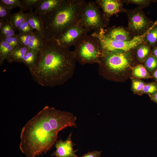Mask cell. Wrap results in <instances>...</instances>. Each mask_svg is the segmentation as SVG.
Wrapping results in <instances>:
<instances>
[{"instance_id": "8", "label": "cell", "mask_w": 157, "mask_h": 157, "mask_svg": "<svg viewBox=\"0 0 157 157\" xmlns=\"http://www.w3.org/2000/svg\"><path fill=\"white\" fill-rule=\"evenodd\" d=\"M88 32L79 22L67 28L55 40L58 44L69 48L74 46L81 36Z\"/></svg>"}, {"instance_id": "17", "label": "cell", "mask_w": 157, "mask_h": 157, "mask_svg": "<svg viewBox=\"0 0 157 157\" xmlns=\"http://www.w3.org/2000/svg\"><path fill=\"white\" fill-rule=\"evenodd\" d=\"M14 50L2 38H0V64L1 65L5 59L7 60Z\"/></svg>"}, {"instance_id": "20", "label": "cell", "mask_w": 157, "mask_h": 157, "mask_svg": "<svg viewBox=\"0 0 157 157\" xmlns=\"http://www.w3.org/2000/svg\"><path fill=\"white\" fill-rule=\"evenodd\" d=\"M132 74L135 77L141 78H148L152 76L145 67L141 64L138 65L133 69Z\"/></svg>"}, {"instance_id": "19", "label": "cell", "mask_w": 157, "mask_h": 157, "mask_svg": "<svg viewBox=\"0 0 157 157\" xmlns=\"http://www.w3.org/2000/svg\"><path fill=\"white\" fill-rule=\"evenodd\" d=\"M39 55L35 52L29 50L24 56L22 63L26 65L30 70L35 66Z\"/></svg>"}, {"instance_id": "10", "label": "cell", "mask_w": 157, "mask_h": 157, "mask_svg": "<svg viewBox=\"0 0 157 157\" xmlns=\"http://www.w3.org/2000/svg\"><path fill=\"white\" fill-rule=\"evenodd\" d=\"M72 132L70 133L65 141L61 139L57 140L55 143L56 150L51 155L56 157H78L73 147L75 145L72 140Z\"/></svg>"}, {"instance_id": "34", "label": "cell", "mask_w": 157, "mask_h": 157, "mask_svg": "<svg viewBox=\"0 0 157 157\" xmlns=\"http://www.w3.org/2000/svg\"><path fill=\"white\" fill-rule=\"evenodd\" d=\"M130 3L136 4L140 5H144L148 3V1L144 0H130L127 1Z\"/></svg>"}, {"instance_id": "28", "label": "cell", "mask_w": 157, "mask_h": 157, "mask_svg": "<svg viewBox=\"0 0 157 157\" xmlns=\"http://www.w3.org/2000/svg\"><path fill=\"white\" fill-rule=\"evenodd\" d=\"M16 35L10 37L1 38L4 39L11 46L14 50L18 47L22 46Z\"/></svg>"}, {"instance_id": "4", "label": "cell", "mask_w": 157, "mask_h": 157, "mask_svg": "<svg viewBox=\"0 0 157 157\" xmlns=\"http://www.w3.org/2000/svg\"><path fill=\"white\" fill-rule=\"evenodd\" d=\"M73 51L76 61L80 64L99 63L102 53L100 42L91 34L83 35L74 45Z\"/></svg>"}, {"instance_id": "13", "label": "cell", "mask_w": 157, "mask_h": 157, "mask_svg": "<svg viewBox=\"0 0 157 157\" xmlns=\"http://www.w3.org/2000/svg\"><path fill=\"white\" fill-rule=\"evenodd\" d=\"M63 0H40L35 8L34 13L37 15L48 13L58 7Z\"/></svg>"}, {"instance_id": "1", "label": "cell", "mask_w": 157, "mask_h": 157, "mask_svg": "<svg viewBox=\"0 0 157 157\" xmlns=\"http://www.w3.org/2000/svg\"><path fill=\"white\" fill-rule=\"evenodd\" d=\"M77 117L72 113L45 106L22 128L19 149L26 157L46 153L57 140L59 132L76 127Z\"/></svg>"}, {"instance_id": "12", "label": "cell", "mask_w": 157, "mask_h": 157, "mask_svg": "<svg viewBox=\"0 0 157 157\" xmlns=\"http://www.w3.org/2000/svg\"><path fill=\"white\" fill-rule=\"evenodd\" d=\"M105 34L113 40L118 41H129L131 40L129 33L121 27L111 28L104 30Z\"/></svg>"}, {"instance_id": "38", "label": "cell", "mask_w": 157, "mask_h": 157, "mask_svg": "<svg viewBox=\"0 0 157 157\" xmlns=\"http://www.w3.org/2000/svg\"><path fill=\"white\" fill-rule=\"evenodd\" d=\"M153 77L157 80V69L154 72L153 75Z\"/></svg>"}, {"instance_id": "27", "label": "cell", "mask_w": 157, "mask_h": 157, "mask_svg": "<svg viewBox=\"0 0 157 157\" xmlns=\"http://www.w3.org/2000/svg\"><path fill=\"white\" fill-rule=\"evenodd\" d=\"M33 33L25 34L19 33L17 34V38L22 46L28 47Z\"/></svg>"}, {"instance_id": "35", "label": "cell", "mask_w": 157, "mask_h": 157, "mask_svg": "<svg viewBox=\"0 0 157 157\" xmlns=\"http://www.w3.org/2000/svg\"><path fill=\"white\" fill-rule=\"evenodd\" d=\"M150 97L152 101L157 103V92L153 94L150 95Z\"/></svg>"}, {"instance_id": "5", "label": "cell", "mask_w": 157, "mask_h": 157, "mask_svg": "<svg viewBox=\"0 0 157 157\" xmlns=\"http://www.w3.org/2000/svg\"><path fill=\"white\" fill-rule=\"evenodd\" d=\"M98 64L101 74L112 77L125 71L129 67L130 59L125 52H102Z\"/></svg>"}, {"instance_id": "24", "label": "cell", "mask_w": 157, "mask_h": 157, "mask_svg": "<svg viewBox=\"0 0 157 157\" xmlns=\"http://www.w3.org/2000/svg\"><path fill=\"white\" fill-rule=\"evenodd\" d=\"M144 64L148 72L154 73L157 69V58L153 55L148 56L145 60Z\"/></svg>"}, {"instance_id": "26", "label": "cell", "mask_w": 157, "mask_h": 157, "mask_svg": "<svg viewBox=\"0 0 157 157\" xmlns=\"http://www.w3.org/2000/svg\"><path fill=\"white\" fill-rule=\"evenodd\" d=\"M11 10L0 3V19L5 21H9L12 15Z\"/></svg>"}, {"instance_id": "9", "label": "cell", "mask_w": 157, "mask_h": 157, "mask_svg": "<svg viewBox=\"0 0 157 157\" xmlns=\"http://www.w3.org/2000/svg\"><path fill=\"white\" fill-rule=\"evenodd\" d=\"M150 22L143 12L139 9L133 10L129 14V27L130 30L138 35L143 34L150 27Z\"/></svg>"}, {"instance_id": "6", "label": "cell", "mask_w": 157, "mask_h": 157, "mask_svg": "<svg viewBox=\"0 0 157 157\" xmlns=\"http://www.w3.org/2000/svg\"><path fill=\"white\" fill-rule=\"evenodd\" d=\"M149 28L143 34L135 36L131 40L127 41H118L110 38L105 34L104 29L102 28L93 32L91 35L99 40L102 52H126L139 45L144 41Z\"/></svg>"}, {"instance_id": "23", "label": "cell", "mask_w": 157, "mask_h": 157, "mask_svg": "<svg viewBox=\"0 0 157 157\" xmlns=\"http://www.w3.org/2000/svg\"><path fill=\"white\" fill-rule=\"evenodd\" d=\"M15 30L12 26L9 21H5V23L0 30V37L5 38L16 35Z\"/></svg>"}, {"instance_id": "3", "label": "cell", "mask_w": 157, "mask_h": 157, "mask_svg": "<svg viewBox=\"0 0 157 157\" xmlns=\"http://www.w3.org/2000/svg\"><path fill=\"white\" fill-rule=\"evenodd\" d=\"M85 2L83 0H63L54 9L38 15L42 24L44 40H56L69 28L79 23Z\"/></svg>"}, {"instance_id": "25", "label": "cell", "mask_w": 157, "mask_h": 157, "mask_svg": "<svg viewBox=\"0 0 157 157\" xmlns=\"http://www.w3.org/2000/svg\"><path fill=\"white\" fill-rule=\"evenodd\" d=\"M40 0H19L21 4L20 10L23 11L29 10L33 11L34 8H35Z\"/></svg>"}, {"instance_id": "30", "label": "cell", "mask_w": 157, "mask_h": 157, "mask_svg": "<svg viewBox=\"0 0 157 157\" xmlns=\"http://www.w3.org/2000/svg\"><path fill=\"white\" fill-rule=\"evenodd\" d=\"M157 92V84L154 83L145 84L142 92L151 95Z\"/></svg>"}, {"instance_id": "33", "label": "cell", "mask_w": 157, "mask_h": 157, "mask_svg": "<svg viewBox=\"0 0 157 157\" xmlns=\"http://www.w3.org/2000/svg\"><path fill=\"white\" fill-rule=\"evenodd\" d=\"M101 151H93L84 154L81 157H100Z\"/></svg>"}, {"instance_id": "36", "label": "cell", "mask_w": 157, "mask_h": 157, "mask_svg": "<svg viewBox=\"0 0 157 157\" xmlns=\"http://www.w3.org/2000/svg\"><path fill=\"white\" fill-rule=\"evenodd\" d=\"M153 55L157 58V47H154L152 50Z\"/></svg>"}, {"instance_id": "7", "label": "cell", "mask_w": 157, "mask_h": 157, "mask_svg": "<svg viewBox=\"0 0 157 157\" xmlns=\"http://www.w3.org/2000/svg\"><path fill=\"white\" fill-rule=\"evenodd\" d=\"M80 23L88 32L104 28L107 23L100 7L95 1H85L83 6Z\"/></svg>"}, {"instance_id": "14", "label": "cell", "mask_w": 157, "mask_h": 157, "mask_svg": "<svg viewBox=\"0 0 157 157\" xmlns=\"http://www.w3.org/2000/svg\"><path fill=\"white\" fill-rule=\"evenodd\" d=\"M44 40L43 35L36 31H33L27 48L39 54L42 48Z\"/></svg>"}, {"instance_id": "29", "label": "cell", "mask_w": 157, "mask_h": 157, "mask_svg": "<svg viewBox=\"0 0 157 157\" xmlns=\"http://www.w3.org/2000/svg\"><path fill=\"white\" fill-rule=\"evenodd\" d=\"M0 3L10 10L21 6L19 0H0Z\"/></svg>"}, {"instance_id": "31", "label": "cell", "mask_w": 157, "mask_h": 157, "mask_svg": "<svg viewBox=\"0 0 157 157\" xmlns=\"http://www.w3.org/2000/svg\"><path fill=\"white\" fill-rule=\"evenodd\" d=\"M145 84L141 80L133 79L132 82L133 90L134 92H142L143 89Z\"/></svg>"}, {"instance_id": "18", "label": "cell", "mask_w": 157, "mask_h": 157, "mask_svg": "<svg viewBox=\"0 0 157 157\" xmlns=\"http://www.w3.org/2000/svg\"><path fill=\"white\" fill-rule=\"evenodd\" d=\"M27 13H25L24 11L20 10L12 14L9 21L15 30L18 31L22 24L27 20Z\"/></svg>"}, {"instance_id": "11", "label": "cell", "mask_w": 157, "mask_h": 157, "mask_svg": "<svg viewBox=\"0 0 157 157\" xmlns=\"http://www.w3.org/2000/svg\"><path fill=\"white\" fill-rule=\"evenodd\" d=\"M94 1L102 9V14L106 23L111 16L121 10L122 5L119 0H97Z\"/></svg>"}, {"instance_id": "15", "label": "cell", "mask_w": 157, "mask_h": 157, "mask_svg": "<svg viewBox=\"0 0 157 157\" xmlns=\"http://www.w3.org/2000/svg\"><path fill=\"white\" fill-rule=\"evenodd\" d=\"M27 14V21L29 24L33 29L43 35L42 24L39 17L33 11H29Z\"/></svg>"}, {"instance_id": "16", "label": "cell", "mask_w": 157, "mask_h": 157, "mask_svg": "<svg viewBox=\"0 0 157 157\" xmlns=\"http://www.w3.org/2000/svg\"><path fill=\"white\" fill-rule=\"evenodd\" d=\"M29 50L27 47L20 46L14 50L7 59L10 63L15 62L22 63L23 58Z\"/></svg>"}, {"instance_id": "32", "label": "cell", "mask_w": 157, "mask_h": 157, "mask_svg": "<svg viewBox=\"0 0 157 157\" xmlns=\"http://www.w3.org/2000/svg\"><path fill=\"white\" fill-rule=\"evenodd\" d=\"M33 29L30 26L26 21L24 22L18 29L19 33H28L33 32Z\"/></svg>"}, {"instance_id": "2", "label": "cell", "mask_w": 157, "mask_h": 157, "mask_svg": "<svg viewBox=\"0 0 157 157\" xmlns=\"http://www.w3.org/2000/svg\"><path fill=\"white\" fill-rule=\"evenodd\" d=\"M76 61L73 51L55 39H44L37 63L30 72L38 84L52 87L64 84L72 76Z\"/></svg>"}, {"instance_id": "37", "label": "cell", "mask_w": 157, "mask_h": 157, "mask_svg": "<svg viewBox=\"0 0 157 157\" xmlns=\"http://www.w3.org/2000/svg\"><path fill=\"white\" fill-rule=\"evenodd\" d=\"M5 21L4 20L0 19V30L4 25Z\"/></svg>"}, {"instance_id": "22", "label": "cell", "mask_w": 157, "mask_h": 157, "mask_svg": "<svg viewBox=\"0 0 157 157\" xmlns=\"http://www.w3.org/2000/svg\"><path fill=\"white\" fill-rule=\"evenodd\" d=\"M150 51V47L146 44L142 43L139 45L137 51V55L138 60L142 62L148 56Z\"/></svg>"}, {"instance_id": "21", "label": "cell", "mask_w": 157, "mask_h": 157, "mask_svg": "<svg viewBox=\"0 0 157 157\" xmlns=\"http://www.w3.org/2000/svg\"><path fill=\"white\" fill-rule=\"evenodd\" d=\"M147 41L151 46H153L157 42V21L149 28L146 38Z\"/></svg>"}]
</instances>
